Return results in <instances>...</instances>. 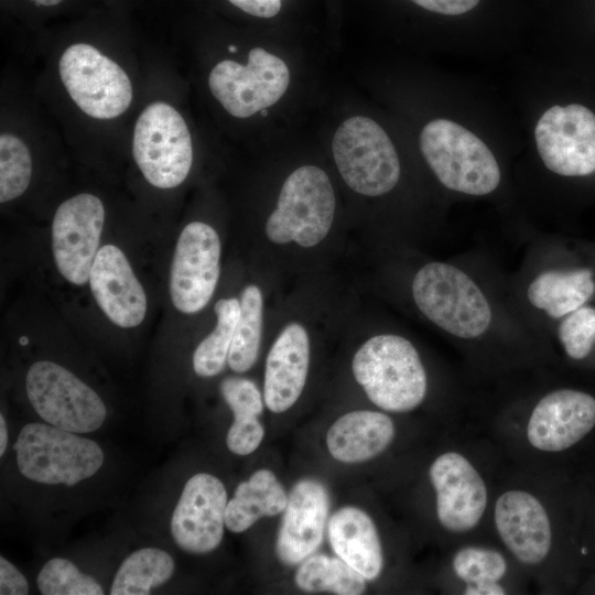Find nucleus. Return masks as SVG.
<instances>
[{
    "label": "nucleus",
    "instance_id": "nucleus-28",
    "mask_svg": "<svg viewBox=\"0 0 595 595\" xmlns=\"http://www.w3.org/2000/svg\"><path fill=\"white\" fill-rule=\"evenodd\" d=\"M240 306L241 313L227 360L231 370L239 374L249 370L259 354L263 302L262 293L257 285L250 284L244 289Z\"/></svg>",
    "mask_w": 595,
    "mask_h": 595
},
{
    "label": "nucleus",
    "instance_id": "nucleus-21",
    "mask_svg": "<svg viewBox=\"0 0 595 595\" xmlns=\"http://www.w3.org/2000/svg\"><path fill=\"white\" fill-rule=\"evenodd\" d=\"M310 363V339L299 323L286 325L274 340L266 361L263 398L272 412L290 409L301 396Z\"/></svg>",
    "mask_w": 595,
    "mask_h": 595
},
{
    "label": "nucleus",
    "instance_id": "nucleus-15",
    "mask_svg": "<svg viewBox=\"0 0 595 595\" xmlns=\"http://www.w3.org/2000/svg\"><path fill=\"white\" fill-rule=\"evenodd\" d=\"M227 493L215 476L199 473L184 486L171 518V533L186 552L204 554L215 550L224 536Z\"/></svg>",
    "mask_w": 595,
    "mask_h": 595
},
{
    "label": "nucleus",
    "instance_id": "nucleus-25",
    "mask_svg": "<svg viewBox=\"0 0 595 595\" xmlns=\"http://www.w3.org/2000/svg\"><path fill=\"white\" fill-rule=\"evenodd\" d=\"M174 572L172 556L158 548H143L121 563L113 578L111 595H145L167 582Z\"/></svg>",
    "mask_w": 595,
    "mask_h": 595
},
{
    "label": "nucleus",
    "instance_id": "nucleus-5",
    "mask_svg": "<svg viewBox=\"0 0 595 595\" xmlns=\"http://www.w3.org/2000/svg\"><path fill=\"white\" fill-rule=\"evenodd\" d=\"M335 205L328 175L317 166L303 165L284 181L266 224L267 237L274 244L314 247L328 234Z\"/></svg>",
    "mask_w": 595,
    "mask_h": 595
},
{
    "label": "nucleus",
    "instance_id": "nucleus-3",
    "mask_svg": "<svg viewBox=\"0 0 595 595\" xmlns=\"http://www.w3.org/2000/svg\"><path fill=\"white\" fill-rule=\"evenodd\" d=\"M420 149L439 181L451 191L484 196L500 183V167L493 152L454 121L435 119L425 125Z\"/></svg>",
    "mask_w": 595,
    "mask_h": 595
},
{
    "label": "nucleus",
    "instance_id": "nucleus-32",
    "mask_svg": "<svg viewBox=\"0 0 595 595\" xmlns=\"http://www.w3.org/2000/svg\"><path fill=\"white\" fill-rule=\"evenodd\" d=\"M453 570L467 585H477L500 581L507 572V562L495 550L465 547L455 553Z\"/></svg>",
    "mask_w": 595,
    "mask_h": 595
},
{
    "label": "nucleus",
    "instance_id": "nucleus-41",
    "mask_svg": "<svg viewBox=\"0 0 595 595\" xmlns=\"http://www.w3.org/2000/svg\"><path fill=\"white\" fill-rule=\"evenodd\" d=\"M237 51V47L234 45H229V52L234 53Z\"/></svg>",
    "mask_w": 595,
    "mask_h": 595
},
{
    "label": "nucleus",
    "instance_id": "nucleus-16",
    "mask_svg": "<svg viewBox=\"0 0 595 595\" xmlns=\"http://www.w3.org/2000/svg\"><path fill=\"white\" fill-rule=\"evenodd\" d=\"M429 476L441 526L454 533L474 529L486 510L487 488L473 464L457 452H446L434 459Z\"/></svg>",
    "mask_w": 595,
    "mask_h": 595
},
{
    "label": "nucleus",
    "instance_id": "nucleus-39",
    "mask_svg": "<svg viewBox=\"0 0 595 595\" xmlns=\"http://www.w3.org/2000/svg\"><path fill=\"white\" fill-rule=\"evenodd\" d=\"M32 8L43 10V9H55L64 4L67 0H25Z\"/></svg>",
    "mask_w": 595,
    "mask_h": 595
},
{
    "label": "nucleus",
    "instance_id": "nucleus-9",
    "mask_svg": "<svg viewBox=\"0 0 595 595\" xmlns=\"http://www.w3.org/2000/svg\"><path fill=\"white\" fill-rule=\"evenodd\" d=\"M60 77L77 107L96 119H111L131 104L133 90L126 72L87 43L69 45L58 63Z\"/></svg>",
    "mask_w": 595,
    "mask_h": 595
},
{
    "label": "nucleus",
    "instance_id": "nucleus-24",
    "mask_svg": "<svg viewBox=\"0 0 595 595\" xmlns=\"http://www.w3.org/2000/svg\"><path fill=\"white\" fill-rule=\"evenodd\" d=\"M286 504L288 496L275 475L269 469H259L237 486L227 502L225 524L232 532L246 531L260 518L283 512Z\"/></svg>",
    "mask_w": 595,
    "mask_h": 595
},
{
    "label": "nucleus",
    "instance_id": "nucleus-36",
    "mask_svg": "<svg viewBox=\"0 0 595 595\" xmlns=\"http://www.w3.org/2000/svg\"><path fill=\"white\" fill-rule=\"evenodd\" d=\"M425 10L447 14L457 15L465 13L475 8L479 0H411Z\"/></svg>",
    "mask_w": 595,
    "mask_h": 595
},
{
    "label": "nucleus",
    "instance_id": "nucleus-17",
    "mask_svg": "<svg viewBox=\"0 0 595 595\" xmlns=\"http://www.w3.org/2000/svg\"><path fill=\"white\" fill-rule=\"evenodd\" d=\"M595 426V396L575 388H560L543 396L528 425L529 443L543 452H561L583 440Z\"/></svg>",
    "mask_w": 595,
    "mask_h": 595
},
{
    "label": "nucleus",
    "instance_id": "nucleus-34",
    "mask_svg": "<svg viewBox=\"0 0 595 595\" xmlns=\"http://www.w3.org/2000/svg\"><path fill=\"white\" fill-rule=\"evenodd\" d=\"M263 436L264 429L258 418L246 422L234 421L228 430L226 443L232 453L248 455L257 450Z\"/></svg>",
    "mask_w": 595,
    "mask_h": 595
},
{
    "label": "nucleus",
    "instance_id": "nucleus-4",
    "mask_svg": "<svg viewBox=\"0 0 595 595\" xmlns=\"http://www.w3.org/2000/svg\"><path fill=\"white\" fill-rule=\"evenodd\" d=\"M13 448L20 473L47 485L73 486L95 475L104 463L95 441L50 423L24 425Z\"/></svg>",
    "mask_w": 595,
    "mask_h": 595
},
{
    "label": "nucleus",
    "instance_id": "nucleus-19",
    "mask_svg": "<svg viewBox=\"0 0 595 595\" xmlns=\"http://www.w3.org/2000/svg\"><path fill=\"white\" fill-rule=\"evenodd\" d=\"M91 293L116 325L138 326L147 313V295L126 255L115 245L99 248L89 273Z\"/></svg>",
    "mask_w": 595,
    "mask_h": 595
},
{
    "label": "nucleus",
    "instance_id": "nucleus-27",
    "mask_svg": "<svg viewBox=\"0 0 595 595\" xmlns=\"http://www.w3.org/2000/svg\"><path fill=\"white\" fill-rule=\"evenodd\" d=\"M214 311L217 324L193 355L194 371L201 377H213L224 369L241 313L240 301L236 298L220 299Z\"/></svg>",
    "mask_w": 595,
    "mask_h": 595
},
{
    "label": "nucleus",
    "instance_id": "nucleus-33",
    "mask_svg": "<svg viewBox=\"0 0 595 595\" xmlns=\"http://www.w3.org/2000/svg\"><path fill=\"white\" fill-rule=\"evenodd\" d=\"M220 391L234 413V421L251 420L262 413V397L251 380L229 377L221 381Z\"/></svg>",
    "mask_w": 595,
    "mask_h": 595
},
{
    "label": "nucleus",
    "instance_id": "nucleus-29",
    "mask_svg": "<svg viewBox=\"0 0 595 595\" xmlns=\"http://www.w3.org/2000/svg\"><path fill=\"white\" fill-rule=\"evenodd\" d=\"M32 175V158L25 143L14 134L0 136V202L22 195Z\"/></svg>",
    "mask_w": 595,
    "mask_h": 595
},
{
    "label": "nucleus",
    "instance_id": "nucleus-40",
    "mask_svg": "<svg viewBox=\"0 0 595 595\" xmlns=\"http://www.w3.org/2000/svg\"><path fill=\"white\" fill-rule=\"evenodd\" d=\"M8 444V430L4 416L0 415V455L2 456Z\"/></svg>",
    "mask_w": 595,
    "mask_h": 595
},
{
    "label": "nucleus",
    "instance_id": "nucleus-42",
    "mask_svg": "<svg viewBox=\"0 0 595 595\" xmlns=\"http://www.w3.org/2000/svg\"><path fill=\"white\" fill-rule=\"evenodd\" d=\"M260 113H261L262 116H267V115H268V110H267V108H264V109L260 110Z\"/></svg>",
    "mask_w": 595,
    "mask_h": 595
},
{
    "label": "nucleus",
    "instance_id": "nucleus-12",
    "mask_svg": "<svg viewBox=\"0 0 595 595\" xmlns=\"http://www.w3.org/2000/svg\"><path fill=\"white\" fill-rule=\"evenodd\" d=\"M537 149L544 165L564 177H586L595 173V115L571 104L553 106L536 127Z\"/></svg>",
    "mask_w": 595,
    "mask_h": 595
},
{
    "label": "nucleus",
    "instance_id": "nucleus-8",
    "mask_svg": "<svg viewBox=\"0 0 595 595\" xmlns=\"http://www.w3.org/2000/svg\"><path fill=\"white\" fill-rule=\"evenodd\" d=\"M29 401L47 423L88 433L98 430L107 414L100 397L66 368L53 361L34 363L25 378Z\"/></svg>",
    "mask_w": 595,
    "mask_h": 595
},
{
    "label": "nucleus",
    "instance_id": "nucleus-11",
    "mask_svg": "<svg viewBox=\"0 0 595 595\" xmlns=\"http://www.w3.org/2000/svg\"><path fill=\"white\" fill-rule=\"evenodd\" d=\"M289 83L286 64L262 47L249 51L247 65L225 60L216 64L208 76L213 96L236 118H248L274 105Z\"/></svg>",
    "mask_w": 595,
    "mask_h": 595
},
{
    "label": "nucleus",
    "instance_id": "nucleus-22",
    "mask_svg": "<svg viewBox=\"0 0 595 595\" xmlns=\"http://www.w3.org/2000/svg\"><path fill=\"white\" fill-rule=\"evenodd\" d=\"M335 554L366 580H376L383 567V554L377 529L361 509L347 506L335 511L327 524Z\"/></svg>",
    "mask_w": 595,
    "mask_h": 595
},
{
    "label": "nucleus",
    "instance_id": "nucleus-18",
    "mask_svg": "<svg viewBox=\"0 0 595 595\" xmlns=\"http://www.w3.org/2000/svg\"><path fill=\"white\" fill-rule=\"evenodd\" d=\"M329 511V495L321 482L299 480L288 496V504L275 541L278 559L296 565L320 548Z\"/></svg>",
    "mask_w": 595,
    "mask_h": 595
},
{
    "label": "nucleus",
    "instance_id": "nucleus-38",
    "mask_svg": "<svg viewBox=\"0 0 595 595\" xmlns=\"http://www.w3.org/2000/svg\"><path fill=\"white\" fill-rule=\"evenodd\" d=\"M467 595H501L505 589L498 582L483 583L477 585H467L465 589Z\"/></svg>",
    "mask_w": 595,
    "mask_h": 595
},
{
    "label": "nucleus",
    "instance_id": "nucleus-10",
    "mask_svg": "<svg viewBox=\"0 0 595 595\" xmlns=\"http://www.w3.org/2000/svg\"><path fill=\"white\" fill-rule=\"evenodd\" d=\"M552 263L533 274L524 289L529 306L555 325L595 302V242L561 246Z\"/></svg>",
    "mask_w": 595,
    "mask_h": 595
},
{
    "label": "nucleus",
    "instance_id": "nucleus-23",
    "mask_svg": "<svg viewBox=\"0 0 595 595\" xmlns=\"http://www.w3.org/2000/svg\"><path fill=\"white\" fill-rule=\"evenodd\" d=\"M394 437V424L382 412L357 410L338 418L328 429L331 455L343 463H358L383 452Z\"/></svg>",
    "mask_w": 595,
    "mask_h": 595
},
{
    "label": "nucleus",
    "instance_id": "nucleus-7",
    "mask_svg": "<svg viewBox=\"0 0 595 595\" xmlns=\"http://www.w3.org/2000/svg\"><path fill=\"white\" fill-rule=\"evenodd\" d=\"M133 158L145 180L173 188L186 178L193 161L191 133L181 113L165 102L150 104L133 132Z\"/></svg>",
    "mask_w": 595,
    "mask_h": 595
},
{
    "label": "nucleus",
    "instance_id": "nucleus-31",
    "mask_svg": "<svg viewBox=\"0 0 595 595\" xmlns=\"http://www.w3.org/2000/svg\"><path fill=\"white\" fill-rule=\"evenodd\" d=\"M43 595H100L102 587L91 576L82 573L71 561L55 558L41 569L36 578Z\"/></svg>",
    "mask_w": 595,
    "mask_h": 595
},
{
    "label": "nucleus",
    "instance_id": "nucleus-2",
    "mask_svg": "<svg viewBox=\"0 0 595 595\" xmlns=\"http://www.w3.org/2000/svg\"><path fill=\"white\" fill-rule=\"evenodd\" d=\"M351 369L370 401L386 411L408 412L425 398V369L418 350L403 336H372L356 351Z\"/></svg>",
    "mask_w": 595,
    "mask_h": 595
},
{
    "label": "nucleus",
    "instance_id": "nucleus-37",
    "mask_svg": "<svg viewBox=\"0 0 595 595\" xmlns=\"http://www.w3.org/2000/svg\"><path fill=\"white\" fill-rule=\"evenodd\" d=\"M240 11L257 17L269 19L277 15L281 9V0H227Z\"/></svg>",
    "mask_w": 595,
    "mask_h": 595
},
{
    "label": "nucleus",
    "instance_id": "nucleus-20",
    "mask_svg": "<svg viewBox=\"0 0 595 595\" xmlns=\"http://www.w3.org/2000/svg\"><path fill=\"white\" fill-rule=\"evenodd\" d=\"M494 519L502 543L524 564L541 563L552 545V528L547 510L532 494L512 489L495 504Z\"/></svg>",
    "mask_w": 595,
    "mask_h": 595
},
{
    "label": "nucleus",
    "instance_id": "nucleus-13",
    "mask_svg": "<svg viewBox=\"0 0 595 595\" xmlns=\"http://www.w3.org/2000/svg\"><path fill=\"white\" fill-rule=\"evenodd\" d=\"M220 253V239L213 227L202 221L184 227L170 271L171 300L180 312L196 313L210 301L219 279Z\"/></svg>",
    "mask_w": 595,
    "mask_h": 595
},
{
    "label": "nucleus",
    "instance_id": "nucleus-1",
    "mask_svg": "<svg viewBox=\"0 0 595 595\" xmlns=\"http://www.w3.org/2000/svg\"><path fill=\"white\" fill-rule=\"evenodd\" d=\"M412 298L419 311L448 335L464 340L485 336L494 326V306L475 278L444 261L422 266L413 277Z\"/></svg>",
    "mask_w": 595,
    "mask_h": 595
},
{
    "label": "nucleus",
    "instance_id": "nucleus-14",
    "mask_svg": "<svg viewBox=\"0 0 595 595\" xmlns=\"http://www.w3.org/2000/svg\"><path fill=\"white\" fill-rule=\"evenodd\" d=\"M104 220V205L93 194H78L57 207L52 224V249L55 266L68 282L83 285L88 281Z\"/></svg>",
    "mask_w": 595,
    "mask_h": 595
},
{
    "label": "nucleus",
    "instance_id": "nucleus-35",
    "mask_svg": "<svg viewBox=\"0 0 595 595\" xmlns=\"http://www.w3.org/2000/svg\"><path fill=\"white\" fill-rule=\"evenodd\" d=\"M29 584L24 575L3 556L0 558V594L24 595Z\"/></svg>",
    "mask_w": 595,
    "mask_h": 595
},
{
    "label": "nucleus",
    "instance_id": "nucleus-26",
    "mask_svg": "<svg viewBox=\"0 0 595 595\" xmlns=\"http://www.w3.org/2000/svg\"><path fill=\"white\" fill-rule=\"evenodd\" d=\"M296 586L309 593L329 592L337 595H359L366 578L338 556L312 554L295 573Z\"/></svg>",
    "mask_w": 595,
    "mask_h": 595
},
{
    "label": "nucleus",
    "instance_id": "nucleus-6",
    "mask_svg": "<svg viewBox=\"0 0 595 595\" xmlns=\"http://www.w3.org/2000/svg\"><path fill=\"white\" fill-rule=\"evenodd\" d=\"M333 156L345 183L365 196L390 192L400 177L397 151L385 130L372 119L355 116L336 130Z\"/></svg>",
    "mask_w": 595,
    "mask_h": 595
},
{
    "label": "nucleus",
    "instance_id": "nucleus-30",
    "mask_svg": "<svg viewBox=\"0 0 595 595\" xmlns=\"http://www.w3.org/2000/svg\"><path fill=\"white\" fill-rule=\"evenodd\" d=\"M556 338L573 361H588L595 356V302L586 304L555 325Z\"/></svg>",
    "mask_w": 595,
    "mask_h": 595
}]
</instances>
